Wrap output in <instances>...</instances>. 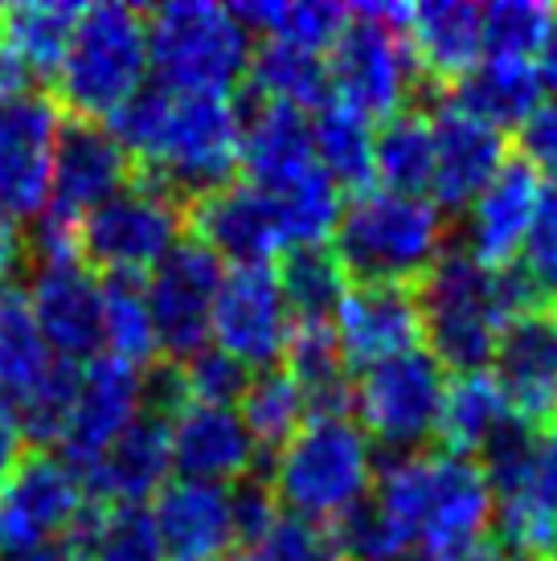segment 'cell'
<instances>
[{
    "label": "cell",
    "instance_id": "obj_57",
    "mask_svg": "<svg viewBox=\"0 0 557 561\" xmlns=\"http://www.w3.org/2000/svg\"><path fill=\"white\" fill-rule=\"evenodd\" d=\"M21 561H66V558H62V549H42V553H30V558H21Z\"/></svg>",
    "mask_w": 557,
    "mask_h": 561
},
{
    "label": "cell",
    "instance_id": "obj_50",
    "mask_svg": "<svg viewBox=\"0 0 557 561\" xmlns=\"http://www.w3.org/2000/svg\"><path fill=\"white\" fill-rule=\"evenodd\" d=\"M516 157L533 164L537 172L557 176V99L542 103L525 124L516 127Z\"/></svg>",
    "mask_w": 557,
    "mask_h": 561
},
{
    "label": "cell",
    "instance_id": "obj_39",
    "mask_svg": "<svg viewBox=\"0 0 557 561\" xmlns=\"http://www.w3.org/2000/svg\"><path fill=\"white\" fill-rule=\"evenodd\" d=\"M103 344H107V357L124 360L139 374L160 360L148 291L136 275H107L103 283Z\"/></svg>",
    "mask_w": 557,
    "mask_h": 561
},
{
    "label": "cell",
    "instance_id": "obj_18",
    "mask_svg": "<svg viewBox=\"0 0 557 561\" xmlns=\"http://www.w3.org/2000/svg\"><path fill=\"white\" fill-rule=\"evenodd\" d=\"M30 308L54 357L87 360L103 344V279L78 254L33 263Z\"/></svg>",
    "mask_w": 557,
    "mask_h": 561
},
{
    "label": "cell",
    "instance_id": "obj_25",
    "mask_svg": "<svg viewBox=\"0 0 557 561\" xmlns=\"http://www.w3.org/2000/svg\"><path fill=\"white\" fill-rule=\"evenodd\" d=\"M152 520L169 561H221L234 541L230 488L172 480L152 504Z\"/></svg>",
    "mask_w": 557,
    "mask_h": 561
},
{
    "label": "cell",
    "instance_id": "obj_26",
    "mask_svg": "<svg viewBox=\"0 0 557 561\" xmlns=\"http://www.w3.org/2000/svg\"><path fill=\"white\" fill-rule=\"evenodd\" d=\"M169 471L172 422L139 414L91 468V476L82 480V492L99 504H144L148 496H160L169 488Z\"/></svg>",
    "mask_w": 557,
    "mask_h": 561
},
{
    "label": "cell",
    "instance_id": "obj_33",
    "mask_svg": "<svg viewBox=\"0 0 557 561\" xmlns=\"http://www.w3.org/2000/svg\"><path fill=\"white\" fill-rule=\"evenodd\" d=\"M247 91L250 99L283 103V107L299 111H320L332 103L328 62L316 49L287 46V42H266V46L250 54Z\"/></svg>",
    "mask_w": 557,
    "mask_h": 561
},
{
    "label": "cell",
    "instance_id": "obj_56",
    "mask_svg": "<svg viewBox=\"0 0 557 561\" xmlns=\"http://www.w3.org/2000/svg\"><path fill=\"white\" fill-rule=\"evenodd\" d=\"M455 561H516V558H512L509 549H500V546H496V541H488V537H484L480 546H476V549H467L464 558H455Z\"/></svg>",
    "mask_w": 557,
    "mask_h": 561
},
{
    "label": "cell",
    "instance_id": "obj_48",
    "mask_svg": "<svg viewBox=\"0 0 557 561\" xmlns=\"http://www.w3.org/2000/svg\"><path fill=\"white\" fill-rule=\"evenodd\" d=\"M230 508H234V541L259 553L263 541L271 537V529L278 525V516H283L271 480H263V476L254 471V476H247L242 483H234Z\"/></svg>",
    "mask_w": 557,
    "mask_h": 561
},
{
    "label": "cell",
    "instance_id": "obj_15",
    "mask_svg": "<svg viewBox=\"0 0 557 561\" xmlns=\"http://www.w3.org/2000/svg\"><path fill=\"white\" fill-rule=\"evenodd\" d=\"M292 312L278 291L275 266H230L214 299V348L247 369H275L287 353Z\"/></svg>",
    "mask_w": 557,
    "mask_h": 561
},
{
    "label": "cell",
    "instance_id": "obj_59",
    "mask_svg": "<svg viewBox=\"0 0 557 561\" xmlns=\"http://www.w3.org/2000/svg\"><path fill=\"white\" fill-rule=\"evenodd\" d=\"M406 561H410V558H406Z\"/></svg>",
    "mask_w": 557,
    "mask_h": 561
},
{
    "label": "cell",
    "instance_id": "obj_36",
    "mask_svg": "<svg viewBox=\"0 0 557 561\" xmlns=\"http://www.w3.org/2000/svg\"><path fill=\"white\" fill-rule=\"evenodd\" d=\"M373 119L344 103H328L311 115V144H316V164L337 181L341 188L365 193L377 181L373 169Z\"/></svg>",
    "mask_w": 557,
    "mask_h": 561
},
{
    "label": "cell",
    "instance_id": "obj_55",
    "mask_svg": "<svg viewBox=\"0 0 557 561\" xmlns=\"http://www.w3.org/2000/svg\"><path fill=\"white\" fill-rule=\"evenodd\" d=\"M537 79H542V91H549L557 99V9L554 25H549L542 49H537Z\"/></svg>",
    "mask_w": 557,
    "mask_h": 561
},
{
    "label": "cell",
    "instance_id": "obj_46",
    "mask_svg": "<svg viewBox=\"0 0 557 561\" xmlns=\"http://www.w3.org/2000/svg\"><path fill=\"white\" fill-rule=\"evenodd\" d=\"M516 271L525 275L542 304H554L557 308V176H549L542 185L537 221H533L525 247H521Z\"/></svg>",
    "mask_w": 557,
    "mask_h": 561
},
{
    "label": "cell",
    "instance_id": "obj_14",
    "mask_svg": "<svg viewBox=\"0 0 557 561\" xmlns=\"http://www.w3.org/2000/svg\"><path fill=\"white\" fill-rule=\"evenodd\" d=\"M62 124L66 111L42 91L0 103V209L16 221H37L46 214Z\"/></svg>",
    "mask_w": 557,
    "mask_h": 561
},
{
    "label": "cell",
    "instance_id": "obj_42",
    "mask_svg": "<svg viewBox=\"0 0 557 561\" xmlns=\"http://www.w3.org/2000/svg\"><path fill=\"white\" fill-rule=\"evenodd\" d=\"M275 205H278V218H283L287 250L328 242V238L337 234V221L344 214L341 185L325 169H311L304 181H295L287 193H278Z\"/></svg>",
    "mask_w": 557,
    "mask_h": 561
},
{
    "label": "cell",
    "instance_id": "obj_45",
    "mask_svg": "<svg viewBox=\"0 0 557 561\" xmlns=\"http://www.w3.org/2000/svg\"><path fill=\"white\" fill-rule=\"evenodd\" d=\"M341 561H406L414 541L386 516L377 500H361L356 508L328 525Z\"/></svg>",
    "mask_w": 557,
    "mask_h": 561
},
{
    "label": "cell",
    "instance_id": "obj_3",
    "mask_svg": "<svg viewBox=\"0 0 557 561\" xmlns=\"http://www.w3.org/2000/svg\"><path fill=\"white\" fill-rule=\"evenodd\" d=\"M447 242L443 209L431 197H402L389 188H365L344 205L332 250L356 283L418 287L439 263Z\"/></svg>",
    "mask_w": 557,
    "mask_h": 561
},
{
    "label": "cell",
    "instance_id": "obj_32",
    "mask_svg": "<svg viewBox=\"0 0 557 561\" xmlns=\"http://www.w3.org/2000/svg\"><path fill=\"white\" fill-rule=\"evenodd\" d=\"M275 279L278 291H283V304L292 312V324H332L344 296L353 291L349 271H344V263L328 242L283 250Z\"/></svg>",
    "mask_w": 557,
    "mask_h": 561
},
{
    "label": "cell",
    "instance_id": "obj_20",
    "mask_svg": "<svg viewBox=\"0 0 557 561\" xmlns=\"http://www.w3.org/2000/svg\"><path fill=\"white\" fill-rule=\"evenodd\" d=\"M337 341H341L349 369H373L382 360L422 348V308L418 287L402 283H356L337 312Z\"/></svg>",
    "mask_w": 557,
    "mask_h": 561
},
{
    "label": "cell",
    "instance_id": "obj_29",
    "mask_svg": "<svg viewBox=\"0 0 557 561\" xmlns=\"http://www.w3.org/2000/svg\"><path fill=\"white\" fill-rule=\"evenodd\" d=\"M283 360L311 419H349V410L356 405V381L353 369L344 365L337 324H292Z\"/></svg>",
    "mask_w": 557,
    "mask_h": 561
},
{
    "label": "cell",
    "instance_id": "obj_9",
    "mask_svg": "<svg viewBox=\"0 0 557 561\" xmlns=\"http://www.w3.org/2000/svg\"><path fill=\"white\" fill-rule=\"evenodd\" d=\"M185 230V202L169 188L136 176L111 202L78 221V259L107 275H144L152 271Z\"/></svg>",
    "mask_w": 557,
    "mask_h": 561
},
{
    "label": "cell",
    "instance_id": "obj_43",
    "mask_svg": "<svg viewBox=\"0 0 557 561\" xmlns=\"http://www.w3.org/2000/svg\"><path fill=\"white\" fill-rule=\"evenodd\" d=\"M537 451H542V431L509 414V419L488 435V443H484L476 455H480V471H484V480H488V488L504 500V496H516V492H528V488H533Z\"/></svg>",
    "mask_w": 557,
    "mask_h": 561
},
{
    "label": "cell",
    "instance_id": "obj_53",
    "mask_svg": "<svg viewBox=\"0 0 557 561\" xmlns=\"http://www.w3.org/2000/svg\"><path fill=\"white\" fill-rule=\"evenodd\" d=\"M25 259V238H21V226H16L13 214L0 209V287L13 283V271Z\"/></svg>",
    "mask_w": 557,
    "mask_h": 561
},
{
    "label": "cell",
    "instance_id": "obj_58",
    "mask_svg": "<svg viewBox=\"0 0 557 561\" xmlns=\"http://www.w3.org/2000/svg\"><path fill=\"white\" fill-rule=\"evenodd\" d=\"M250 561H263V558H250Z\"/></svg>",
    "mask_w": 557,
    "mask_h": 561
},
{
    "label": "cell",
    "instance_id": "obj_4",
    "mask_svg": "<svg viewBox=\"0 0 557 561\" xmlns=\"http://www.w3.org/2000/svg\"><path fill=\"white\" fill-rule=\"evenodd\" d=\"M242 169V111L230 94H172L160 136L148 157L136 160V176L169 188L181 202L234 185Z\"/></svg>",
    "mask_w": 557,
    "mask_h": 561
},
{
    "label": "cell",
    "instance_id": "obj_19",
    "mask_svg": "<svg viewBox=\"0 0 557 561\" xmlns=\"http://www.w3.org/2000/svg\"><path fill=\"white\" fill-rule=\"evenodd\" d=\"M189 238L209 247L217 259L234 266H271L275 254L287 250L283 218H278L275 197L263 188L234 181V185L205 193L185 205Z\"/></svg>",
    "mask_w": 557,
    "mask_h": 561
},
{
    "label": "cell",
    "instance_id": "obj_41",
    "mask_svg": "<svg viewBox=\"0 0 557 561\" xmlns=\"http://www.w3.org/2000/svg\"><path fill=\"white\" fill-rule=\"evenodd\" d=\"M78 381H82V365H78V360L54 357L46 377H42L25 398L13 402L21 435L30 438L37 451H46L49 443H62L66 426H70V414H75V402H78Z\"/></svg>",
    "mask_w": 557,
    "mask_h": 561
},
{
    "label": "cell",
    "instance_id": "obj_28",
    "mask_svg": "<svg viewBox=\"0 0 557 561\" xmlns=\"http://www.w3.org/2000/svg\"><path fill=\"white\" fill-rule=\"evenodd\" d=\"M66 561H169L152 508L144 504H99L87 500L62 537Z\"/></svg>",
    "mask_w": 557,
    "mask_h": 561
},
{
    "label": "cell",
    "instance_id": "obj_7",
    "mask_svg": "<svg viewBox=\"0 0 557 561\" xmlns=\"http://www.w3.org/2000/svg\"><path fill=\"white\" fill-rule=\"evenodd\" d=\"M148 21L136 4H87L58 75V107L70 119H111L144 91Z\"/></svg>",
    "mask_w": 557,
    "mask_h": 561
},
{
    "label": "cell",
    "instance_id": "obj_38",
    "mask_svg": "<svg viewBox=\"0 0 557 561\" xmlns=\"http://www.w3.org/2000/svg\"><path fill=\"white\" fill-rule=\"evenodd\" d=\"M230 13L247 25V33H266V42H287V46L325 54L337 46L353 9L332 4V0H278V4L275 0H254V4H234Z\"/></svg>",
    "mask_w": 557,
    "mask_h": 561
},
{
    "label": "cell",
    "instance_id": "obj_1",
    "mask_svg": "<svg viewBox=\"0 0 557 561\" xmlns=\"http://www.w3.org/2000/svg\"><path fill=\"white\" fill-rule=\"evenodd\" d=\"M422 336L443 369L480 374L492 365L496 341L512 316L542 308L537 291L512 266H484L471 250L451 247L418 283Z\"/></svg>",
    "mask_w": 557,
    "mask_h": 561
},
{
    "label": "cell",
    "instance_id": "obj_16",
    "mask_svg": "<svg viewBox=\"0 0 557 561\" xmlns=\"http://www.w3.org/2000/svg\"><path fill=\"white\" fill-rule=\"evenodd\" d=\"M492 377L512 419L549 431L557 422V308L512 316L492 353Z\"/></svg>",
    "mask_w": 557,
    "mask_h": 561
},
{
    "label": "cell",
    "instance_id": "obj_37",
    "mask_svg": "<svg viewBox=\"0 0 557 561\" xmlns=\"http://www.w3.org/2000/svg\"><path fill=\"white\" fill-rule=\"evenodd\" d=\"M54 365L42 328L33 320L30 296L4 283L0 287V398H25V393L46 377V369Z\"/></svg>",
    "mask_w": 557,
    "mask_h": 561
},
{
    "label": "cell",
    "instance_id": "obj_17",
    "mask_svg": "<svg viewBox=\"0 0 557 561\" xmlns=\"http://www.w3.org/2000/svg\"><path fill=\"white\" fill-rule=\"evenodd\" d=\"M139 414H144V374L139 369L115 357H94L82 365L75 414L58 443L62 463L75 471L78 483L91 476L94 463Z\"/></svg>",
    "mask_w": 557,
    "mask_h": 561
},
{
    "label": "cell",
    "instance_id": "obj_6",
    "mask_svg": "<svg viewBox=\"0 0 557 561\" xmlns=\"http://www.w3.org/2000/svg\"><path fill=\"white\" fill-rule=\"evenodd\" d=\"M148 21V66L156 87L172 94H230L247 82L250 33L247 25L205 0H181L144 9Z\"/></svg>",
    "mask_w": 557,
    "mask_h": 561
},
{
    "label": "cell",
    "instance_id": "obj_27",
    "mask_svg": "<svg viewBox=\"0 0 557 561\" xmlns=\"http://www.w3.org/2000/svg\"><path fill=\"white\" fill-rule=\"evenodd\" d=\"M406 37L414 49V62L422 82H434L451 91L467 79L484 54V9L467 0H431L414 4L406 21Z\"/></svg>",
    "mask_w": 557,
    "mask_h": 561
},
{
    "label": "cell",
    "instance_id": "obj_44",
    "mask_svg": "<svg viewBox=\"0 0 557 561\" xmlns=\"http://www.w3.org/2000/svg\"><path fill=\"white\" fill-rule=\"evenodd\" d=\"M549 25H554V9L537 4V0L488 4L484 9V54L509 58V62H528V58H537Z\"/></svg>",
    "mask_w": 557,
    "mask_h": 561
},
{
    "label": "cell",
    "instance_id": "obj_23",
    "mask_svg": "<svg viewBox=\"0 0 557 561\" xmlns=\"http://www.w3.org/2000/svg\"><path fill=\"white\" fill-rule=\"evenodd\" d=\"M254 438L238 410L189 402L172 419V468L193 483H242L254 476Z\"/></svg>",
    "mask_w": 557,
    "mask_h": 561
},
{
    "label": "cell",
    "instance_id": "obj_24",
    "mask_svg": "<svg viewBox=\"0 0 557 561\" xmlns=\"http://www.w3.org/2000/svg\"><path fill=\"white\" fill-rule=\"evenodd\" d=\"M542 172L525 164L521 157H509L504 169L496 172V181L471 202V218H467V250L480 259L484 266H512L521 259L528 230L537 221V205H542Z\"/></svg>",
    "mask_w": 557,
    "mask_h": 561
},
{
    "label": "cell",
    "instance_id": "obj_54",
    "mask_svg": "<svg viewBox=\"0 0 557 561\" xmlns=\"http://www.w3.org/2000/svg\"><path fill=\"white\" fill-rule=\"evenodd\" d=\"M25 82H30L25 66L16 62L13 49L4 46V37H0V103H4V99H16V94H25Z\"/></svg>",
    "mask_w": 557,
    "mask_h": 561
},
{
    "label": "cell",
    "instance_id": "obj_30",
    "mask_svg": "<svg viewBox=\"0 0 557 561\" xmlns=\"http://www.w3.org/2000/svg\"><path fill=\"white\" fill-rule=\"evenodd\" d=\"M82 13L87 4H70V0H21L0 9V37L30 79L58 82Z\"/></svg>",
    "mask_w": 557,
    "mask_h": 561
},
{
    "label": "cell",
    "instance_id": "obj_35",
    "mask_svg": "<svg viewBox=\"0 0 557 561\" xmlns=\"http://www.w3.org/2000/svg\"><path fill=\"white\" fill-rule=\"evenodd\" d=\"M504 419H509V405H504V393H500L492 374H484V369L480 374H455L447 381L439 426H434L439 451L471 459V451H480Z\"/></svg>",
    "mask_w": 557,
    "mask_h": 561
},
{
    "label": "cell",
    "instance_id": "obj_8",
    "mask_svg": "<svg viewBox=\"0 0 557 561\" xmlns=\"http://www.w3.org/2000/svg\"><path fill=\"white\" fill-rule=\"evenodd\" d=\"M406 4H361L328 49L332 99L370 119H389L406 107L410 91L422 87L414 49L406 37Z\"/></svg>",
    "mask_w": 557,
    "mask_h": 561
},
{
    "label": "cell",
    "instance_id": "obj_31",
    "mask_svg": "<svg viewBox=\"0 0 557 561\" xmlns=\"http://www.w3.org/2000/svg\"><path fill=\"white\" fill-rule=\"evenodd\" d=\"M451 107L467 111L471 119L488 127H521L542 107V79L533 62H509V58H488L467 79L451 87Z\"/></svg>",
    "mask_w": 557,
    "mask_h": 561
},
{
    "label": "cell",
    "instance_id": "obj_11",
    "mask_svg": "<svg viewBox=\"0 0 557 561\" xmlns=\"http://www.w3.org/2000/svg\"><path fill=\"white\" fill-rule=\"evenodd\" d=\"M447 393V369L431 348H414L394 360H382L356 381V414L365 435L377 438L386 451L410 455L439 426Z\"/></svg>",
    "mask_w": 557,
    "mask_h": 561
},
{
    "label": "cell",
    "instance_id": "obj_51",
    "mask_svg": "<svg viewBox=\"0 0 557 561\" xmlns=\"http://www.w3.org/2000/svg\"><path fill=\"white\" fill-rule=\"evenodd\" d=\"M21 447H25V435H21V422H16V410L9 398H0V480L21 463Z\"/></svg>",
    "mask_w": 557,
    "mask_h": 561
},
{
    "label": "cell",
    "instance_id": "obj_12",
    "mask_svg": "<svg viewBox=\"0 0 557 561\" xmlns=\"http://www.w3.org/2000/svg\"><path fill=\"white\" fill-rule=\"evenodd\" d=\"M226 279L221 259L197 238H181L177 247L152 266L144 283L152 308L156 341L164 360L185 365L214 341V299Z\"/></svg>",
    "mask_w": 557,
    "mask_h": 561
},
{
    "label": "cell",
    "instance_id": "obj_22",
    "mask_svg": "<svg viewBox=\"0 0 557 561\" xmlns=\"http://www.w3.org/2000/svg\"><path fill=\"white\" fill-rule=\"evenodd\" d=\"M242 111V169L247 185L263 188L266 197L287 193L295 181H304L316 164V144H311V115L283 103L250 99L238 103Z\"/></svg>",
    "mask_w": 557,
    "mask_h": 561
},
{
    "label": "cell",
    "instance_id": "obj_13",
    "mask_svg": "<svg viewBox=\"0 0 557 561\" xmlns=\"http://www.w3.org/2000/svg\"><path fill=\"white\" fill-rule=\"evenodd\" d=\"M82 504L87 492L62 459L49 451L21 455V463L0 480V561L58 549Z\"/></svg>",
    "mask_w": 557,
    "mask_h": 561
},
{
    "label": "cell",
    "instance_id": "obj_49",
    "mask_svg": "<svg viewBox=\"0 0 557 561\" xmlns=\"http://www.w3.org/2000/svg\"><path fill=\"white\" fill-rule=\"evenodd\" d=\"M263 561H341L337 541L328 525L304 520V516H278V525L263 541V549L254 553Z\"/></svg>",
    "mask_w": 557,
    "mask_h": 561
},
{
    "label": "cell",
    "instance_id": "obj_10",
    "mask_svg": "<svg viewBox=\"0 0 557 561\" xmlns=\"http://www.w3.org/2000/svg\"><path fill=\"white\" fill-rule=\"evenodd\" d=\"M136 181V160L111 136L107 124L66 115L54 160V188L46 214L37 218L33 238L42 242H78V221L111 202L120 188Z\"/></svg>",
    "mask_w": 557,
    "mask_h": 561
},
{
    "label": "cell",
    "instance_id": "obj_47",
    "mask_svg": "<svg viewBox=\"0 0 557 561\" xmlns=\"http://www.w3.org/2000/svg\"><path fill=\"white\" fill-rule=\"evenodd\" d=\"M181 374H185L189 402H197V405H226V410H234L250 386L247 365L234 360L230 353L214 348V344H209L205 353H197L193 360H185Z\"/></svg>",
    "mask_w": 557,
    "mask_h": 561
},
{
    "label": "cell",
    "instance_id": "obj_52",
    "mask_svg": "<svg viewBox=\"0 0 557 561\" xmlns=\"http://www.w3.org/2000/svg\"><path fill=\"white\" fill-rule=\"evenodd\" d=\"M533 492L549 500L557 508V422L542 431V451H537V476H533Z\"/></svg>",
    "mask_w": 557,
    "mask_h": 561
},
{
    "label": "cell",
    "instance_id": "obj_34",
    "mask_svg": "<svg viewBox=\"0 0 557 561\" xmlns=\"http://www.w3.org/2000/svg\"><path fill=\"white\" fill-rule=\"evenodd\" d=\"M373 169L389 193L427 197L434 185V127L422 107H402L373 131Z\"/></svg>",
    "mask_w": 557,
    "mask_h": 561
},
{
    "label": "cell",
    "instance_id": "obj_2",
    "mask_svg": "<svg viewBox=\"0 0 557 561\" xmlns=\"http://www.w3.org/2000/svg\"><path fill=\"white\" fill-rule=\"evenodd\" d=\"M377 504L431 561H455L484 541L496 504L476 459L447 451L394 455L377 471Z\"/></svg>",
    "mask_w": 557,
    "mask_h": 561
},
{
    "label": "cell",
    "instance_id": "obj_5",
    "mask_svg": "<svg viewBox=\"0 0 557 561\" xmlns=\"http://www.w3.org/2000/svg\"><path fill=\"white\" fill-rule=\"evenodd\" d=\"M373 480L377 468L370 435L349 419L304 422L299 435L278 451L271 471L278 508L316 525H332L361 500H370Z\"/></svg>",
    "mask_w": 557,
    "mask_h": 561
},
{
    "label": "cell",
    "instance_id": "obj_21",
    "mask_svg": "<svg viewBox=\"0 0 557 561\" xmlns=\"http://www.w3.org/2000/svg\"><path fill=\"white\" fill-rule=\"evenodd\" d=\"M434 127V205L443 214H464L484 188L496 181V172L509 160V144L496 127L471 119L467 111L443 107L431 115Z\"/></svg>",
    "mask_w": 557,
    "mask_h": 561
},
{
    "label": "cell",
    "instance_id": "obj_40",
    "mask_svg": "<svg viewBox=\"0 0 557 561\" xmlns=\"http://www.w3.org/2000/svg\"><path fill=\"white\" fill-rule=\"evenodd\" d=\"M238 414L247 422L259 451H283L299 435L308 402H304V393L287 369H263L259 377H250L247 393L238 402Z\"/></svg>",
    "mask_w": 557,
    "mask_h": 561
}]
</instances>
